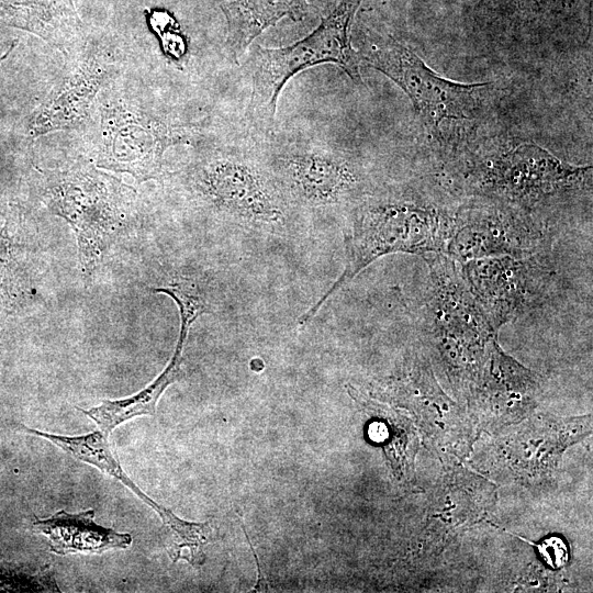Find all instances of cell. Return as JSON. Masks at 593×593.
<instances>
[{
    "mask_svg": "<svg viewBox=\"0 0 593 593\" xmlns=\"http://www.w3.org/2000/svg\"><path fill=\"white\" fill-rule=\"evenodd\" d=\"M455 212L412 191L361 195L345 233V267L331 288L299 320L307 324L345 283L377 259L396 253L445 254Z\"/></svg>",
    "mask_w": 593,
    "mask_h": 593,
    "instance_id": "obj_1",
    "label": "cell"
},
{
    "mask_svg": "<svg viewBox=\"0 0 593 593\" xmlns=\"http://www.w3.org/2000/svg\"><path fill=\"white\" fill-rule=\"evenodd\" d=\"M202 152L186 183L202 203L236 221L281 226L290 206L265 155L261 136L233 135Z\"/></svg>",
    "mask_w": 593,
    "mask_h": 593,
    "instance_id": "obj_2",
    "label": "cell"
},
{
    "mask_svg": "<svg viewBox=\"0 0 593 593\" xmlns=\"http://www.w3.org/2000/svg\"><path fill=\"white\" fill-rule=\"evenodd\" d=\"M362 0H340L320 25L304 38L278 48L255 45L244 64L249 85L246 108L253 131L267 134L275 128L279 94L296 74L320 64H334L356 83H361L359 54L350 31Z\"/></svg>",
    "mask_w": 593,
    "mask_h": 593,
    "instance_id": "obj_3",
    "label": "cell"
},
{
    "mask_svg": "<svg viewBox=\"0 0 593 593\" xmlns=\"http://www.w3.org/2000/svg\"><path fill=\"white\" fill-rule=\"evenodd\" d=\"M260 136L268 165L289 205L325 209L361 197L357 167L322 133L273 128Z\"/></svg>",
    "mask_w": 593,
    "mask_h": 593,
    "instance_id": "obj_4",
    "label": "cell"
},
{
    "mask_svg": "<svg viewBox=\"0 0 593 593\" xmlns=\"http://www.w3.org/2000/svg\"><path fill=\"white\" fill-rule=\"evenodd\" d=\"M130 187L86 161L47 172L42 201L72 227L85 273H91L127 223Z\"/></svg>",
    "mask_w": 593,
    "mask_h": 593,
    "instance_id": "obj_5",
    "label": "cell"
},
{
    "mask_svg": "<svg viewBox=\"0 0 593 593\" xmlns=\"http://www.w3.org/2000/svg\"><path fill=\"white\" fill-rule=\"evenodd\" d=\"M468 177L482 198L537 215L545 200L586 184L591 167L569 165L536 144L522 143L473 161Z\"/></svg>",
    "mask_w": 593,
    "mask_h": 593,
    "instance_id": "obj_6",
    "label": "cell"
},
{
    "mask_svg": "<svg viewBox=\"0 0 593 593\" xmlns=\"http://www.w3.org/2000/svg\"><path fill=\"white\" fill-rule=\"evenodd\" d=\"M550 251L461 264L462 279L495 332L545 303L556 278Z\"/></svg>",
    "mask_w": 593,
    "mask_h": 593,
    "instance_id": "obj_7",
    "label": "cell"
},
{
    "mask_svg": "<svg viewBox=\"0 0 593 593\" xmlns=\"http://www.w3.org/2000/svg\"><path fill=\"white\" fill-rule=\"evenodd\" d=\"M358 54L407 94L430 132L438 131L445 121L473 120L479 93L486 83L465 85L443 78L411 47L394 40L372 41Z\"/></svg>",
    "mask_w": 593,
    "mask_h": 593,
    "instance_id": "obj_8",
    "label": "cell"
},
{
    "mask_svg": "<svg viewBox=\"0 0 593 593\" xmlns=\"http://www.w3.org/2000/svg\"><path fill=\"white\" fill-rule=\"evenodd\" d=\"M552 235L539 216L490 199L455 212L445 255L460 264L485 257H526L551 250Z\"/></svg>",
    "mask_w": 593,
    "mask_h": 593,
    "instance_id": "obj_9",
    "label": "cell"
},
{
    "mask_svg": "<svg viewBox=\"0 0 593 593\" xmlns=\"http://www.w3.org/2000/svg\"><path fill=\"white\" fill-rule=\"evenodd\" d=\"M423 258L428 267L423 325L447 354L474 356L489 346L496 332L467 288L456 261L445 254Z\"/></svg>",
    "mask_w": 593,
    "mask_h": 593,
    "instance_id": "obj_10",
    "label": "cell"
},
{
    "mask_svg": "<svg viewBox=\"0 0 593 593\" xmlns=\"http://www.w3.org/2000/svg\"><path fill=\"white\" fill-rule=\"evenodd\" d=\"M100 113L98 166L131 174L138 182L160 175L168 147L191 139L184 127L133 107L103 105Z\"/></svg>",
    "mask_w": 593,
    "mask_h": 593,
    "instance_id": "obj_11",
    "label": "cell"
},
{
    "mask_svg": "<svg viewBox=\"0 0 593 593\" xmlns=\"http://www.w3.org/2000/svg\"><path fill=\"white\" fill-rule=\"evenodd\" d=\"M112 63L101 49L89 47L67 76L46 96L26 122L27 134L36 137L85 123L93 100L110 76Z\"/></svg>",
    "mask_w": 593,
    "mask_h": 593,
    "instance_id": "obj_12",
    "label": "cell"
},
{
    "mask_svg": "<svg viewBox=\"0 0 593 593\" xmlns=\"http://www.w3.org/2000/svg\"><path fill=\"white\" fill-rule=\"evenodd\" d=\"M0 24L30 32L65 54L83 35L74 0H0Z\"/></svg>",
    "mask_w": 593,
    "mask_h": 593,
    "instance_id": "obj_13",
    "label": "cell"
},
{
    "mask_svg": "<svg viewBox=\"0 0 593 593\" xmlns=\"http://www.w3.org/2000/svg\"><path fill=\"white\" fill-rule=\"evenodd\" d=\"M94 510L77 514L58 511L46 519H36L32 529L45 535L49 550L56 555L102 553L110 549H126L133 538L130 534L98 525Z\"/></svg>",
    "mask_w": 593,
    "mask_h": 593,
    "instance_id": "obj_14",
    "label": "cell"
},
{
    "mask_svg": "<svg viewBox=\"0 0 593 593\" xmlns=\"http://www.w3.org/2000/svg\"><path fill=\"white\" fill-rule=\"evenodd\" d=\"M226 20V46L232 59L245 54L254 40L283 18L301 21L307 0H233L221 5Z\"/></svg>",
    "mask_w": 593,
    "mask_h": 593,
    "instance_id": "obj_15",
    "label": "cell"
},
{
    "mask_svg": "<svg viewBox=\"0 0 593 593\" xmlns=\"http://www.w3.org/2000/svg\"><path fill=\"white\" fill-rule=\"evenodd\" d=\"M188 332L179 331L175 353L164 371L147 387L136 394L120 399L107 400L89 410H81L85 415L96 422L101 432L108 436L120 424L142 415H154L156 405L169 384L181 376L182 351Z\"/></svg>",
    "mask_w": 593,
    "mask_h": 593,
    "instance_id": "obj_16",
    "label": "cell"
},
{
    "mask_svg": "<svg viewBox=\"0 0 593 593\" xmlns=\"http://www.w3.org/2000/svg\"><path fill=\"white\" fill-rule=\"evenodd\" d=\"M26 430L47 439L71 457L89 463L99 469L101 472L122 482L144 503L150 506L169 529L175 527L180 522L181 518L175 515L170 510L156 503L130 479L111 451V447L107 439L108 436H105L101 430L81 436L55 435L31 428H26Z\"/></svg>",
    "mask_w": 593,
    "mask_h": 593,
    "instance_id": "obj_17",
    "label": "cell"
},
{
    "mask_svg": "<svg viewBox=\"0 0 593 593\" xmlns=\"http://www.w3.org/2000/svg\"><path fill=\"white\" fill-rule=\"evenodd\" d=\"M18 214L12 211L0 230V307H11L24 292L18 236Z\"/></svg>",
    "mask_w": 593,
    "mask_h": 593,
    "instance_id": "obj_18",
    "label": "cell"
},
{
    "mask_svg": "<svg viewBox=\"0 0 593 593\" xmlns=\"http://www.w3.org/2000/svg\"><path fill=\"white\" fill-rule=\"evenodd\" d=\"M149 23L160 34L165 52L174 58H180L186 46L182 36L174 29L172 18L167 12L153 11L149 15Z\"/></svg>",
    "mask_w": 593,
    "mask_h": 593,
    "instance_id": "obj_19",
    "label": "cell"
},
{
    "mask_svg": "<svg viewBox=\"0 0 593 593\" xmlns=\"http://www.w3.org/2000/svg\"><path fill=\"white\" fill-rule=\"evenodd\" d=\"M525 542L534 546L544 562L551 567L552 569H561L569 561V548L567 542L558 536H550L541 539L539 542H532L530 540L524 539L519 536Z\"/></svg>",
    "mask_w": 593,
    "mask_h": 593,
    "instance_id": "obj_20",
    "label": "cell"
},
{
    "mask_svg": "<svg viewBox=\"0 0 593 593\" xmlns=\"http://www.w3.org/2000/svg\"><path fill=\"white\" fill-rule=\"evenodd\" d=\"M14 48H15L14 45L11 44V45L9 46L8 51L0 57V63H1L2 60H4V59L10 55V53H11Z\"/></svg>",
    "mask_w": 593,
    "mask_h": 593,
    "instance_id": "obj_21",
    "label": "cell"
}]
</instances>
